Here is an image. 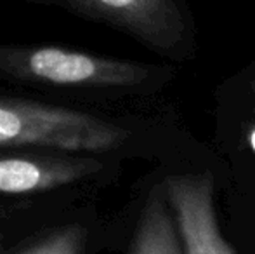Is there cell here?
Instances as JSON below:
<instances>
[{
	"label": "cell",
	"mask_w": 255,
	"mask_h": 254,
	"mask_svg": "<svg viewBox=\"0 0 255 254\" xmlns=\"http://www.w3.org/2000/svg\"><path fill=\"white\" fill-rule=\"evenodd\" d=\"M151 68L63 45L0 44V78L40 91L70 94L134 91L148 84Z\"/></svg>",
	"instance_id": "1"
},
{
	"label": "cell",
	"mask_w": 255,
	"mask_h": 254,
	"mask_svg": "<svg viewBox=\"0 0 255 254\" xmlns=\"http://www.w3.org/2000/svg\"><path fill=\"white\" fill-rule=\"evenodd\" d=\"M130 139L106 117L35 99L0 96V148L30 153L104 155Z\"/></svg>",
	"instance_id": "2"
},
{
	"label": "cell",
	"mask_w": 255,
	"mask_h": 254,
	"mask_svg": "<svg viewBox=\"0 0 255 254\" xmlns=\"http://www.w3.org/2000/svg\"><path fill=\"white\" fill-rule=\"evenodd\" d=\"M54 5L108 24L153 51L170 56L184 42L186 23L177 0H23Z\"/></svg>",
	"instance_id": "3"
},
{
	"label": "cell",
	"mask_w": 255,
	"mask_h": 254,
	"mask_svg": "<svg viewBox=\"0 0 255 254\" xmlns=\"http://www.w3.org/2000/svg\"><path fill=\"white\" fill-rule=\"evenodd\" d=\"M163 188L186 254H236L219 227L210 174L168 176Z\"/></svg>",
	"instance_id": "4"
},
{
	"label": "cell",
	"mask_w": 255,
	"mask_h": 254,
	"mask_svg": "<svg viewBox=\"0 0 255 254\" xmlns=\"http://www.w3.org/2000/svg\"><path fill=\"white\" fill-rule=\"evenodd\" d=\"M101 169L103 162L92 155L0 148V193L26 195L59 190L92 178Z\"/></svg>",
	"instance_id": "5"
},
{
	"label": "cell",
	"mask_w": 255,
	"mask_h": 254,
	"mask_svg": "<svg viewBox=\"0 0 255 254\" xmlns=\"http://www.w3.org/2000/svg\"><path fill=\"white\" fill-rule=\"evenodd\" d=\"M130 254H186L163 185L153 188L146 200Z\"/></svg>",
	"instance_id": "6"
},
{
	"label": "cell",
	"mask_w": 255,
	"mask_h": 254,
	"mask_svg": "<svg viewBox=\"0 0 255 254\" xmlns=\"http://www.w3.org/2000/svg\"><path fill=\"white\" fill-rule=\"evenodd\" d=\"M85 246V232L78 225L57 228L26 246L16 254H82Z\"/></svg>",
	"instance_id": "7"
},
{
	"label": "cell",
	"mask_w": 255,
	"mask_h": 254,
	"mask_svg": "<svg viewBox=\"0 0 255 254\" xmlns=\"http://www.w3.org/2000/svg\"><path fill=\"white\" fill-rule=\"evenodd\" d=\"M247 143H249L250 150L254 152L255 155V126L249 129V132H247Z\"/></svg>",
	"instance_id": "8"
}]
</instances>
